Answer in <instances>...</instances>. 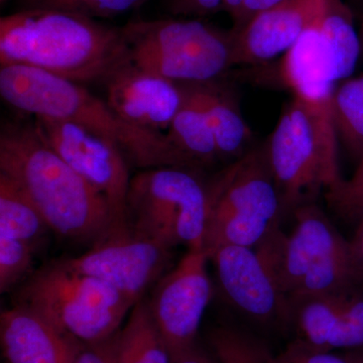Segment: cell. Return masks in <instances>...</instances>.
Instances as JSON below:
<instances>
[{
  "instance_id": "cell-1",
  "label": "cell",
  "mask_w": 363,
  "mask_h": 363,
  "mask_svg": "<svg viewBox=\"0 0 363 363\" xmlns=\"http://www.w3.org/2000/svg\"><path fill=\"white\" fill-rule=\"evenodd\" d=\"M128 61L121 28L52 9L0 18L1 66L32 67L79 84L104 81Z\"/></svg>"
},
{
  "instance_id": "cell-2",
  "label": "cell",
  "mask_w": 363,
  "mask_h": 363,
  "mask_svg": "<svg viewBox=\"0 0 363 363\" xmlns=\"http://www.w3.org/2000/svg\"><path fill=\"white\" fill-rule=\"evenodd\" d=\"M0 173L23 189L60 238L92 245L114 223L124 221L101 193L48 145L35 123L2 128Z\"/></svg>"
},
{
  "instance_id": "cell-3",
  "label": "cell",
  "mask_w": 363,
  "mask_h": 363,
  "mask_svg": "<svg viewBox=\"0 0 363 363\" xmlns=\"http://www.w3.org/2000/svg\"><path fill=\"white\" fill-rule=\"evenodd\" d=\"M0 94L6 104L28 116L77 124L101 136L142 169L160 167L195 169L167 133L128 123L106 100L95 96L79 83L32 67L1 66Z\"/></svg>"
},
{
  "instance_id": "cell-4",
  "label": "cell",
  "mask_w": 363,
  "mask_h": 363,
  "mask_svg": "<svg viewBox=\"0 0 363 363\" xmlns=\"http://www.w3.org/2000/svg\"><path fill=\"white\" fill-rule=\"evenodd\" d=\"M332 99L295 95L269 138L267 159L284 215L315 203L321 191L332 190L343 180Z\"/></svg>"
},
{
  "instance_id": "cell-5",
  "label": "cell",
  "mask_w": 363,
  "mask_h": 363,
  "mask_svg": "<svg viewBox=\"0 0 363 363\" xmlns=\"http://www.w3.org/2000/svg\"><path fill=\"white\" fill-rule=\"evenodd\" d=\"M293 214L290 233L279 226L255 247L288 300L363 286L350 240L327 215L315 203L303 205Z\"/></svg>"
},
{
  "instance_id": "cell-6",
  "label": "cell",
  "mask_w": 363,
  "mask_h": 363,
  "mask_svg": "<svg viewBox=\"0 0 363 363\" xmlns=\"http://www.w3.org/2000/svg\"><path fill=\"white\" fill-rule=\"evenodd\" d=\"M13 305L30 308L83 344L111 338L135 304L101 279L60 259L32 272L16 288Z\"/></svg>"
},
{
  "instance_id": "cell-7",
  "label": "cell",
  "mask_w": 363,
  "mask_h": 363,
  "mask_svg": "<svg viewBox=\"0 0 363 363\" xmlns=\"http://www.w3.org/2000/svg\"><path fill=\"white\" fill-rule=\"evenodd\" d=\"M204 250L227 245L255 248L281 226V198L266 150L245 152L207 185Z\"/></svg>"
},
{
  "instance_id": "cell-8",
  "label": "cell",
  "mask_w": 363,
  "mask_h": 363,
  "mask_svg": "<svg viewBox=\"0 0 363 363\" xmlns=\"http://www.w3.org/2000/svg\"><path fill=\"white\" fill-rule=\"evenodd\" d=\"M121 30L131 64L178 84L211 82L233 66L231 30L201 21H133Z\"/></svg>"
},
{
  "instance_id": "cell-9",
  "label": "cell",
  "mask_w": 363,
  "mask_h": 363,
  "mask_svg": "<svg viewBox=\"0 0 363 363\" xmlns=\"http://www.w3.org/2000/svg\"><path fill=\"white\" fill-rule=\"evenodd\" d=\"M125 215L135 230L166 247L204 250L207 185L193 169H142L131 178Z\"/></svg>"
},
{
  "instance_id": "cell-10",
  "label": "cell",
  "mask_w": 363,
  "mask_h": 363,
  "mask_svg": "<svg viewBox=\"0 0 363 363\" xmlns=\"http://www.w3.org/2000/svg\"><path fill=\"white\" fill-rule=\"evenodd\" d=\"M173 250L124 220L114 223L88 252L60 260L74 271L109 284L135 305L172 269Z\"/></svg>"
},
{
  "instance_id": "cell-11",
  "label": "cell",
  "mask_w": 363,
  "mask_h": 363,
  "mask_svg": "<svg viewBox=\"0 0 363 363\" xmlns=\"http://www.w3.org/2000/svg\"><path fill=\"white\" fill-rule=\"evenodd\" d=\"M209 255L188 250L155 286L147 301L150 315L175 362L193 350L213 290L208 274Z\"/></svg>"
},
{
  "instance_id": "cell-12",
  "label": "cell",
  "mask_w": 363,
  "mask_h": 363,
  "mask_svg": "<svg viewBox=\"0 0 363 363\" xmlns=\"http://www.w3.org/2000/svg\"><path fill=\"white\" fill-rule=\"evenodd\" d=\"M35 124L48 145L104 196L119 220H125L131 178L123 152L77 124L49 118H35Z\"/></svg>"
},
{
  "instance_id": "cell-13",
  "label": "cell",
  "mask_w": 363,
  "mask_h": 363,
  "mask_svg": "<svg viewBox=\"0 0 363 363\" xmlns=\"http://www.w3.org/2000/svg\"><path fill=\"white\" fill-rule=\"evenodd\" d=\"M209 259L222 295L234 311L259 328L290 330L288 298L255 248L227 245Z\"/></svg>"
},
{
  "instance_id": "cell-14",
  "label": "cell",
  "mask_w": 363,
  "mask_h": 363,
  "mask_svg": "<svg viewBox=\"0 0 363 363\" xmlns=\"http://www.w3.org/2000/svg\"><path fill=\"white\" fill-rule=\"evenodd\" d=\"M359 289L290 298V330L296 340L323 352L363 350Z\"/></svg>"
},
{
  "instance_id": "cell-15",
  "label": "cell",
  "mask_w": 363,
  "mask_h": 363,
  "mask_svg": "<svg viewBox=\"0 0 363 363\" xmlns=\"http://www.w3.org/2000/svg\"><path fill=\"white\" fill-rule=\"evenodd\" d=\"M107 104L121 118L166 133L183 104L182 86L126 61L104 81Z\"/></svg>"
},
{
  "instance_id": "cell-16",
  "label": "cell",
  "mask_w": 363,
  "mask_h": 363,
  "mask_svg": "<svg viewBox=\"0 0 363 363\" xmlns=\"http://www.w3.org/2000/svg\"><path fill=\"white\" fill-rule=\"evenodd\" d=\"M325 0H284L233 33V65L260 64L286 52L323 11Z\"/></svg>"
},
{
  "instance_id": "cell-17",
  "label": "cell",
  "mask_w": 363,
  "mask_h": 363,
  "mask_svg": "<svg viewBox=\"0 0 363 363\" xmlns=\"http://www.w3.org/2000/svg\"><path fill=\"white\" fill-rule=\"evenodd\" d=\"M6 363H74L85 344L30 308L13 305L0 314Z\"/></svg>"
},
{
  "instance_id": "cell-18",
  "label": "cell",
  "mask_w": 363,
  "mask_h": 363,
  "mask_svg": "<svg viewBox=\"0 0 363 363\" xmlns=\"http://www.w3.org/2000/svg\"><path fill=\"white\" fill-rule=\"evenodd\" d=\"M321 14L286 52L281 65L284 81L295 95L316 101L330 100L335 92L320 32Z\"/></svg>"
},
{
  "instance_id": "cell-19",
  "label": "cell",
  "mask_w": 363,
  "mask_h": 363,
  "mask_svg": "<svg viewBox=\"0 0 363 363\" xmlns=\"http://www.w3.org/2000/svg\"><path fill=\"white\" fill-rule=\"evenodd\" d=\"M188 85L206 114L220 159H238L245 155L243 152L252 138V131L233 95L216 80Z\"/></svg>"
},
{
  "instance_id": "cell-20",
  "label": "cell",
  "mask_w": 363,
  "mask_h": 363,
  "mask_svg": "<svg viewBox=\"0 0 363 363\" xmlns=\"http://www.w3.org/2000/svg\"><path fill=\"white\" fill-rule=\"evenodd\" d=\"M184 98L167 135L195 169L220 159L216 140L206 114L188 84H180Z\"/></svg>"
},
{
  "instance_id": "cell-21",
  "label": "cell",
  "mask_w": 363,
  "mask_h": 363,
  "mask_svg": "<svg viewBox=\"0 0 363 363\" xmlns=\"http://www.w3.org/2000/svg\"><path fill=\"white\" fill-rule=\"evenodd\" d=\"M320 32L334 82L350 78L362 50L353 14L342 0H325Z\"/></svg>"
},
{
  "instance_id": "cell-22",
  "label": "cell",
  "mask_w": 363,
  "mask_h": 363,
  "mask_svg": "<svg viewBox=\"0 0 363 363\" xmlns=\"http://www.w3.org/2000/svg\"><path fill=\"white\" fill-rule=\"evenodd\" d=\"M116 363H173L147 301L136 303L125 326L117 332Z\"/></svg>"
},
{
  "instance_id": "cell-23",
  "label": "cell",
  "mask_w": 363,
  "mask_h": 363,
  "mask_svg": "<svg viewBox=\"0 0 363 363\" xmlns=\"http://www.w3.org/2000/svg\"><path fill=\"white\" fill-rule=\"evenodd\" d=\"M51 230L38 208L11 178L0 173V235L32 247Z\"/></svg>"
},
{
  "instance_id": "cell-24",
  "label": "cell",
  "mask_w": 363,
  "mask_h": 363,
  "mask_svg": "<svg viewBox=\"0 0 363 363\" xmlns=\"http://www.w3.org/2000/svg\"><path fill=\"white\" fill-rule=\"evenodd\" d=\"M207 343L218 363H269L274 353L259 334L238 323L221 322L207 334Z\"/></svg>"
},
{
  "instance_id": "cell-25",
  "label": "cell",
  "mask_w": 363,
  "mask_h": 363,
  "mask_svg": "<svg viewBox=\"0 0 363 363\" xmlns=\"http://www.w3.org/2000/svg\"><path fill=\"white\" fill-rule=\"evenodd\" d=\"M334 123L346 149L363 157V76L348 79L335 89L332 99Z\"/></svg>"
},
{
  "instance_id": "cell-26",
  "label": "cell",
  "mask_w": 363,
  "mask_h": 363,
  "mask_svg": "<svg viewBox=\"0 0 363 363\" xmlns=\"http://www.w3.org/2000/svg\"><path fill=\"white\" fill-rule=\"evenodd\" d=\"M23 9H52L100 20L135 11L147 0H21Z\"/></svg>"
},
{
  "instance_id": "cell-27",
  "label": "cell",
  "mask_w": 363,
  "mask_h": 363,
  "mask_svg": "<svg viewBox=\"0 0 363 363\" xmlns=\"http://www.w3.org/2000/svg\"><path fill=\"white\" fill-rule=\"evenodd\" d=\"M35 250L25 241L0 235V293L11 292L32 274Z\"/></svg>"
},
{
  "instance_id": "cell-28",
  "label": "cell",
  "mask_w": 363,
  "mask_h": 363,
  "mask_svg": "<svg viewBox=\"0 0 363 363\" xmlns=\"http://www.w3.org/2000/svg\"><path fill=\"white\" fill-rule=\"evenodd\" d=\"M329 207L343 219H359L363 215V157L357 171L337 187L325 192Z\"/></svg>"
},
{
  "instance_id": "cell-29",
  "label": "cell",
  "mask_w": 363,
  "mask_h": 363,
  "mask_svg": "<svg viewBox=\"0 0 363 363\" xmlns=\"http://www.w3.org/2000/svg\"><path fill=\"white\" fill-rule=\"evenodd\" d=\"M243 2L245 0H169V6L174 14L205 16L224 11L234 21Z\"/></svg>"
},
{
  "instance_id": "cell-30",
  "label": "cell",
  "mask_w": 363,
  "mask_h": 363,
  "mask_svg": "<svg viewBox=\"0 0 363 363\" xmlns=\"http://www.w3.org/2000/svg\"><path fill=\"white\" fill-rule=\"evenodd\" d=\"M341 357L338 353L313 350L295 339L285 350L274 354L269 363H337Z\"/></svg>"
},
{
  "instance_id": "cell-31",
  "label": "cell",
  "mask_w": 363,
  "mask_h": 363,
  "mask_svg": "<svg viewBox=\"0 0 363 363\" xmlns=\"http://www.w3.org/2000/svg\"><path fill=\"white\" fill-rule=\"evenodd\" d=\"M117 333L106 340L85 344L74 363H116Z\"/></svg>"
},
{
  "instance_id": "cell-32",
  "label": "cell",
  "mask_w": 363,
  "mask_h": 363,
  "mask_svg": "<svg viewBox=\"0 0 363 363\" xmlns=\"http://www.w3.org/2000/svg\"><path fill=\"white\" fill-rule=\"evenodd\" d=\"M284 0H245L243 6L241 7L240 13L233 21V30H240L245 23H247L255 14L269 9V7L276 6Z\"/></svg>"
},
{
  "instance_id": "cell-33",
  "label": "cell",
  "mask_w": 363,
  "mask_h": 363,
  "mask_svg": "<svg viewBox=\"0 0 363 363\" xmlns=\"http://www.w3.org/2000/svg\"><path fill=\"white\" fill-rule=\"evenodd\" d=\"M350 245L353 264L363 283V215L358 219V225L352 240H350Z\"/></svg>"
},
{
  "instance_id": "cell-34",
  "label": "cell",
  "mask_w": 363,
  "mask_h": 363,
  "mask_svg": "<svg viewBox=\"0 0 363 363\" xmlns=\"http://www.w3.org/2000/svg\"><path fill=\"white\" fill-rule=\"evenodd\" d=\"M173 363H218L214 357H210L206 352L195 346L193 350L188 351L185 354L182 355L179 359Z\"/></svg>"
},
{
  "instance_id": "cell-35",
  "label": "cell",
  "mask_w": 363,
  "mask_h": 363,
  "mask_svg": "<svg viewBox=\"0 0 363 363\" xmlns=\"http://www.w3.org/2000/svg\"><path fill=\"white\" fill-rule=\"evenodd\" d=\"M363 358V350H354L352 353L342 354L337 363H360Z\"/></svg>"
},
{
  "instance_id": "cell-36",
  "label": "cell",
  "mask_w": 363,
  "mask_h": 363,
  "mask_svg": "<svg viewBox=\"0 0 363 363\" xmlns=\"http://www.w3.org/2000/svg\"><path fill=\"white\" fill-rule=\"evenodd\" d=\"M362 45H363V21H362Z\"/></svg>"
},
{
  "instance_id": "cell-37",
  "label": "cell",
  "mask_w": 363,
  "mask_h": 363,
  "mask_svg": "<svg viewBox=\"0 0 363 363\" xmlns=\"http://www.w3.org/2000/svg\"><path fill=\"white\" fill-rule=\"evenodd\" d=\"M360 363H363V358H362V362H360Z\"/></svg>"
},
{
  "instance_id": "cell-38",
  "label": "cell",
  "mask_w": 363,
  "mask_h": 363,
  "mask_svg": "<svg viewBox=\"0 0 363 363\" xmlns=\"http://www.w3.org/2000/svg\"><path fill=\"white\" fill-rule=\"evenodd\" d=\"M1 1H4V0H1Z\"/></svg>"
}]
</instances>
